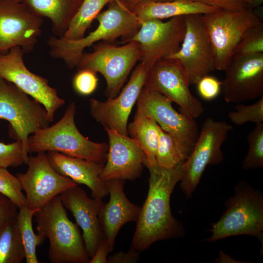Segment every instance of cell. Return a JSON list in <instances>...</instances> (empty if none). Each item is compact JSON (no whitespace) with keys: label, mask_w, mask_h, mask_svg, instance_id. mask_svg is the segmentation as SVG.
I'll return each mask as SVG.
<instances>
[{"label":"cell","mask_w":263,"mask_h":263,"mask_svg":"<svg viewBox=\"0 0 263 263\" xmlns=\"http://www.w3.org/2000/svg\"><path fill=\"white\" fill-rule=\"evenodd\" d=\"M148 169V193L140 209L131 247L139 252L158 241L184 234L182 225L171 213L170 204L171 194L182 177V166L166 169L157 164Z\"/></svg>","instance_id":"1"},{"label":"cell","mask_w":263,"mask_h":263,"mask_svg":"<svg viewBox=\"0 0 263 263\" xmlns=\"http://www.w3.org/2000/svg\"><path fill=\"white\" fill-rule=\"evenodd\" d=\"M33 12L47 18L56 37L62 38L83 0H19Z\"/></svg>","instance_id":"24"},{"label":"cell","mask_w":263,"mask_h":263,"mask_svg":"<svg viewBox=\"0 0 263 263\" xmlns=\"http://www.w3.org/2000/svg\"><path fill=\"white\" fill-rule=\"evenodd\" d=\"M151 66L140 62L132 71L127 84L118 94L104 101L91 98L90 113L105 129H112L125 135L128 122L133 106L145 86Z\"/></svg>","instance_id":"12"},{"label":"cell","mask_w":263,"mask_h":263,"mask_svg":"<svg viewBox=\"0 0 263 263\" xmlns=\"http://www.w3.org/2000/svg\"><path fill=\"white\" fill-rule=\"evenodd\" d=\"M122 2L130 10H132L133 8L138 3L146 1H170L176 0H121Z\"/></svg>","instance_id":"41"},{"label":"cell","mask_w":263,"mask_h":263,"mask_svg":"<svg viewBox=\"0 0 263 263\" xmlns=\"http://www.w3.org/2000/svg\"><path fill=\"white\" fill-rule=\"evenodd\" d=\"M109 143L107 159L99 177L103 182L112 179L133 180L142 171L145 155L129 135L105 129Z\"/></svg>","instance_id":"19"},{"label":"cell","mask_w":263,"mask_h":263,"mask_svg":"<svg viewBox=\"0 0 263 263\" xmlns=\"http://www.w3.org/2000/svg\"><path fill=\"white\" fill-rule=\"evenodd\" d=\"M188 79L179 61L165 58L157 60L148 73L144 87L156 90L180 106L182 113L196 118L204 112L203 104L191 93Z\"/></svg>","instance_id":"13"},{"label":"cell","mask_w":263,"mask_h":263,"mask_svg":"<svg viewBox=\"0 0 263 263\" xmlns=\"http://www.w3.org/2000/svg\"><path fill=\"white\" fill-rule=\"evenodd\" d=\"M16 217L0 223V263H21L25 259Z\"/></svg>","instance_id":"26"},{"label":"cell","mask_w":263,"mask_h":263,"mask_svg":"<svg viewBox=\"0 0 263 263\" xmlns=\"http://www.w3.org/2000/svg\"><path fill=\"white\" fill-rule=\"evenodd\" d=\"M0 194L8 198L19 208L27 206L25 195L20 182L7 168L0 167Z\"/></svg>","instance_id":"31"},{"label":"cell","mask_w":263,"mask_h":263,"mask_svg":"<svg viewBox=\"0 0 263 263\" xmlns=\"http://www.w3.org/2000/svg\"><path fill=\"white\" fill-rule=\"evenodd\" d=\"M216 7L191 0L170 1H146L135 5L132 10L140 23L144 21L163 19L190 14H205L218 10Z\"/></svg>","instance_id":"23"},{"label":"cell","mask_w":263,"mask_h":263,"mask_svg":"<svg viewBox=\"0 0 263 263\" xmlns=\"http://www.w3.org/2000/svg\"><path fill=\"white\" fill-rule=\"evenodd\" d=\"M109 201L103 204L99 213V218L110 252L120 228L130 222L137 221L141 207L132 203L124 191V181L112 179L105 182Z\"/></svg>","instance_id":"21"},{"label":"cell","mask_w":263,"mask_h":263,"mask_svg":"<svg viewBox=\"0 0 263 263\" xmlns=\"http://www.w3.org/2000/svg\"><path fill=\"white\" fill-rule=\"evenodd\" d=\"M188 158L175 140L160 127L156 157L157 165L166 169H174L182 166Z\"/></svg>","instance_id":"29"},{"label":"cell","mask_w":263,"mask_h":263,"mask_svg":"<svg viewBox=\"0 0 263 263\" xmlns=\"http://www.w3.org/2000/svg\"><path fill=\"white\" fill-rule=\"evenodd\" d=\"M140 58L139 45L136 41L118 46L101 41L94 45L93 52L83 53L77 68L101 74L106 82L105 95L113 98L120 93Z\"/></svg>","instance_id":"7"},{"label":"cell","mask_w":263,"mask_h":263,"mask_svg":"<svg viewBox=\"0 0 263 263\" xmlns=\"http://www.w3.org/2000/svg\"><path fill=\"white\" fill-rule=\"evenodd\" d=\"M226 210L209 230L211 235L207 242L240 235L263 239V197L245 181L239 183L234 195L225 202Z\"/></svg>","instance_id":"5"},{"label":"cell","mask_w":263,"mask_h":263,"mask_svg":"<svg viewBox=\"0 0 263 263\" xmlns=\"http://www.w3.org/2000/svg\"><path fill=\"white\" fill-rule=\"evenodd\" d=\"M43 18L19 0H0V54L19 47L31 52L41 33Z\"/></svg>","instance_id":"14"},{"label":"cell","mask_w":263,"mask_h":263,"mask_svg":"<svg viewBox=\"0 0 263 263\" xmlns=\"http://www.w3.org/2000/svg\"><path fill=\"white\" fill-rule=\"evenodd\" d=\"M110 252L106 240L104 238L98 245L95 253L90 260L89 263H106L108 255Z\"/></svg>","instance_id":"40"},{"label":"cell","mask_w":263,"mask_h":263,"mask_svg":"<svg viewBox=\"0 0 263 263\" xmlns=\"http://www.w3.org/2000/svg\"><path fill=\"white\" fill-rule=\"evenodd\" d=\"M263 53V23L252 29L240 41L234 56Z\"/></svg>","instance_id":"34"},{"label":"cell","mask_w":263,"mask_h":263,"mask_svg":"<svg viewBox=\"0 0 263 263\" xmlns=\"http://www.w3.org/2000/svg\"><path fill=\"white\" fill-rule=\"evenodd\" d=\"M46 154L57 172L77 184L86 186L90 189L93 198L102 199L108 194L106 183L99 177L104 164L56 151H48Z\"/></svg>","instance_id":"22"},{"label":"cell","mask_w":263,"mask_h":263,"mask_svg":"<svg viewBox=\"0 0 263 263\" xmlns=\"http://www.w3.org/2000/svg\"><path fill=\"white\" fill-rule=\"evenodd\" d=\"M263 2V0H253L249 7L253 8L261 6Z\"/></svg>","instance_id":"42"},{"label":"cell","mask_w":263,"mask_h":263,"mask_svg":"<svg viewBox=\"0 0 263 263\" xmlns=\"http://www.w3.org/2000/svg\"><path fill=\"white\" fill-rule=\"evenodd\" d=\"M221 82L227 103L240 104L263 95V53L233 56Z\"/></svg>","instance_id":"18"},{"label":"cell","mask_w":263,"mask_h":263,"mask_svg":"<svg viewBox=\"0 0 263 263\" xmlns=\"http://www.w3.org/2000/svg\"><path fill=\"white\" fill-rule=\"evenodd\" d=\"M110 0H83L72 19L63 38L75 40L85 37L87 30Z\"/></svg>","instance_id":"27"},{"label":"cell","mask_w":263,"mask_h":263,"mask_svg":"<svg viewBox=\"0 0 263 263\" xmlns=\"http://www.w3.org/2000/svg\"><path fill=\"white\" fill-rule=\"evenodd\" d=\"M159 129L160 126L153 119L145 115L137 109L132 121L128 124V135L143 151L146 157L144 166L148 169L157 165Z\"/></svg>","instance_id":"25"},{"label":"cell","mask_w":263,"mask_h":263,"mask_svg":"<svg viewBox=\"0 0 263 263\" xmlns=\"http://www.w3.org/2000/svg\"><path fill=\"white\" fill-rule=\"evenodd\" d=\"M196 85L198 94L205 100L210 101L215 99L221 92V81L211 75L204 76Z\"/></svg>","instance_id":"36"},{"label":"cell","mask_w":263,"mask_h":263,"mask_svg":"<svg viewBox=\"0 0 263 263\" xmlns=\"http://www.w3.org/2000/svg\"><path fill=\"white\" fill-rule=\"evenodd\" d=\"M246 3L249 6L252 3L253 0H244Z\"/></svg>","instance_id":"43"},{"label":"cell","mask_w":263,"mask_h":263,"mask_svg":"<svg viewBox=\"0 0 263 263\" xmlns=\"http://www.w3.org/2000/svg\"><path fill=\"white\" fill-rule=\"evenodd\" d=\"M139 252L131 249L128 252H119L108 258L107 262L111 263H135L139 258Z\"/></svg>","instance_id":"39"},{"label":"cell","mask_w":263,"mask_h":263,"mask_svg":"<svg viewBox=\"0 0 263 263\" xmlns=\"http://www.w3.org/2000/svg\"><path fill=\"white\" fill-rule=\"evenodd\" d=\"M28 157V153L20 140H17L9 144L0 142V167H19L27 164Z\"/></svg>","instance_id":"33"},{"label":"cell","mask_w":263,"mask_h":263,"mask_svg":"<svg viewBox=\"0 0 263 263\" xmlns=\"http://www.w3.org/2000/svg\"><path fill=\"white\" fill-rule=\"evenodd\" d=\"M59 196L64 207L71 212L81 227L86 250L91 258L105 238L99 218L103 204L102 199L89 197L78 185L66 190Z\"/></svg>","instance_id":"20"},{"label":"cell","mask_w":263,"mask_h":263,"mask_svg":"<svg viewBox=\"0 0 263 263\" xmlns=\"http://www.w3.org/2000/svg\"><path fill=\"white\" fill-rule=\"evenodd\" d=\"M38 210H33L27 206L19 208L17 221L22 242L25 255L26 263H38L37 247L45 240L36 234L33 228V218Z\"/></svg>","instance_id":"28"},{"label":"cell","mask_w":263,"mask_h":263,"mask_svg":"<svg viewBox=\"0 0 263 263\" xmlns=\"http://www.w3.org/2000/svg\"><path fill=\"white\" fill-rule=\"evenodd\" d=\"M75 104L72 102L56 123L30 135L28 152L56 151L105 164L108 144L95 142L85 137L75 125Z\"/></svg>","instance_id":"4"},{"label":"cell","mask_w":263,"mask_h":263,"mask_svg":"<svg viewBox=\"0 0 263 263\" xmlns=\"http://www.w3.org/2000/svg\"><path fill=\"white\" fill-rule=\"evenodd\" d=\"M227 116L237 126L243 125L249 122L256 124L263 123V95L251 105L237 104L235 110L229 112Z\"/></svg>","instance_id":"32"},{"label":"cell","mask_w":263,"mask_h":263,"mask_svg":"<svg viewBox=\"0 0 263 263\" xmlns=\"http://www.w3.org/2000/svg\"><path fill=\"white\" fill-rule=\"evenodd\" d=\"M233 129L231 125L224 121L210 117L204 121L194 147L182 166L180 187L187 197L191 196L207 166L222 162L221 147Z\"/></svg>","instance_id":"9"},{"label":"cell","mask_w":263,"mask_h":263,"mask_svg":"<svg viewBox=\"0 0 263 263\" xmlns=\"http://www.w3.org/2000/svg\"><path fill=\"white\" fill-rule=\"evenodd\" d=\"M38 234L49 243L48 259L51 263H87L86 250L78 225L68 218L59 195L34 214Z\"/></svg>","instance_id":"3"},{"label":"cell","mask_w":263,"mask_h":263,"mask_svg":"<svg viewBox=\"0 0 263 263\" xmlns=\"http://www.w3.org/2000/svg\"><path fill=\"white\" fill-rule=\"evenodd\" d=\"M19 208L6 197L0 194V223L17 216Z\"/></svg>","instance_id":"38"},{"label":"cell","mask_w":263,"mask_h":263,"mask_svg":"<svg viewBox=\"0 0 263 263\" xmlns=\"http://www.w3.org/2000/svg\"><path fill=\"white\" fill-rule=\"evenodd\" d=\"M37 153L28 157L26 172L16 176L25 192L27 207L38 210L54 198L78 184L57 172L45 152Z\"/></svg>","instance_id":"15"},{"label":"cell","mask_w":263,"mask_h":263,"mask_svg":"<svg viewBox=\"0 0 263 263\" xmlns=\"http://www.w3.org/2000/svg\"><path fill=\"white\" fill-rule=\"evenodd\" d=\"M202 20L213 51L215 70L219 71L225 70L240 41L263 23L250 7L240 11L218 9L202 14Z\"/></svg>","instance_id":"6"},{"label":"cell","mask_w":263,"mask_h":263,"mask_svg":"<svg viewBox=\"0 0 263 263\" xmlns=\"http://www.w3.org/2000/svg\"><path fill=\"white\" fill-rule=\"evenodd\" d=\"M248 150L242 163L244 169L263 167V123L257 124L247 137Z\"/></svg>","instance_id":"30"},{"label":"cell","mask_w":263,"mask_h":263,"mask_svg":"<svg viewBox=\"0 0 263 263\" xmlns=\"http://www.w3.org/2000/svg\"><path fill=\"white\" fill-rule=\"evenodd\" d=\"M23 52L19 47L0 54V77L13 83L20 90L41 104L50 122L55 113L65 104L57 90L50 86L42 76L31 72L23 60Z\"/></svg>","instance_id":"11"},{"label":"cell","mask_w":263,"mask_h":263,"mask_svg":"<svg viewBox=\"0 0 263 263\" xmlns=\"http://www.w3.org/2000/svg\"><path fill=\"white\" fill-rule=\"evenodd\" d=\"M98 82L95 72L87 69H78L73 78L72 86L78 94L88 96L95 91Z\"/></svg>","instance_id":"35"},{"label":"cell","mask_w":263,"mask_h":263,"mask_svg":"<svg viewBox=\"0 0 263 263\" xmlns=\"http://www.w3.org/2000/svg\"><path fill=\"white\" fill-rule=\"evenodd\" d=\"M108 4V7L95 18L97 27L87 36L75 40L50 37L47 44L51 57L62 60L73 69L77 67L86 47L100 41L112 42L119 37L123 43L132 38L141 25L136 15L121 0H110Z\"/></svg>","instance_id":"2"},{"label":"cell","mask_w":263,"mask_h":263,"mask_svg":"<svg viewBox=\"0 0 263 263\" xmlns=\"http://www.w3.org/2000/svg\"><path fill=\"white\" fill-rule=\"evenodd\" d=\"M0 119L8 122L9 136L20 140L28 153L30 135L49 126L51 122L41 104L1 77Z\"/></svg>","instance_id":"8"},{"label":"cell","mask_w":263,"mask_h":263,"mask_svg":"<svg viewBox=\"0 0 263 263\" xmlns=\"http://www.w3.org/2000/svg\"><path fill=\"white\" fill-rule=\"evenodd\" d=\"M186 32L179 50L168 58L178 60L183 66L189 85H196L215 70L213 51L202 20V14L185 16Z\"/></svg>","instance_id":"17"},{"label":"cell","mask_w":263,"mask_h":263,"mask_svg":"<svg viewBox=\"0 0 263 263\" xmlns=\"http://www.w3.org/2000/svg\"><path fill=\"white\" fill-rule=\"evenodd\" d=\"M186 26L185 16L173 17L167 21L158 19L144 21L138 31L123 43L138 42L139 60L151 67L157 60L168 58L179 50Z\"/></svg>","instance_id":"16"},{"label":"cell","mask_w":263,"mask_h":263,"mask_svg":"<svg viewBox=\"0 0 263 263\" xmlns=\"http://www.w3.org/2000/svg\"><path fill=\"white\" fill-rule=\"evenodd\" d=\"M136 103L137 109L153 119L175 140L189 157L200 132L195 119L178 112L165 95L146 87H143Z\"/></svg>","instance_id":"10"},{"label":"cell","mask_w":263,"mask_h":263,"mask_svg":"<svg viewBox=\"0 0 263 263\" xmlns=\"http://www.w3.org/2000/svg\"><path fill=\"white\" fill-rule=\"evenodd\" d=\"M200 2L220 9L240 11L244 10L249 6L244 0H191Z\"/></svg>","instance_id":"37"}]
</instances>
